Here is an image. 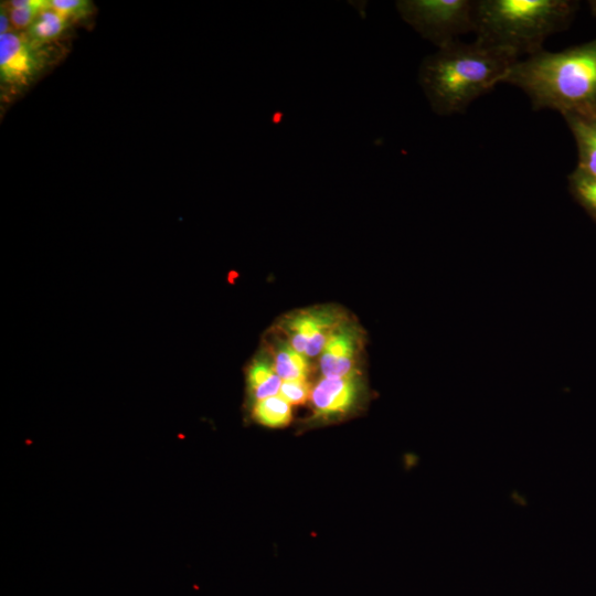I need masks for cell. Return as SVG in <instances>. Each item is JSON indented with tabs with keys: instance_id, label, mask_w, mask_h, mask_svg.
<instances>
[{
	"instance_id": "obj_16",
	"label": "cell",
	"mask_w": 596,
	"mask_h": 596,
	"mask_svg": "<svg viewBox=\"0 0 596 596\" xmlns=\"http://www.w3.org/2000/svg\"><path fill=\"white\" fill-rule=\"evenodd\" d=\"M50 6L70 22L82 20L93 11V3L88 0H50Z\"/></svg>"
},
{
	"instance_id": "obj_13",
	"label": "cell",
	"mask_w": 596,
	"mask_h": 596,
	"mask_svg": "<svg viewBox=\"0 0 596 596\" xmlns=\"http://www.w3.org/2000/svg\"><path fill=\"white\" fill-rule=\"evenodd\" d=\"M253 418L268 427H281L291 418V405L279 394L254 403Z\"/></svg>"
},
{
	"instance_id": "obj_19",
	"label": "cell",
	"mask_w": 596,
	"mask_h": 596,
	"mask_svg": "<svg viewBox=\"0 0 596 596\" xmlns=\"http://www.w3.org/2000/svg\"><path fill=\"white\" fill-rule=\"evenodd\" d=\"M588 6H589V9H590V12L594 17H596V0H593V1H589L588 2Z\"/></svg>"
},
{
	"instance_id": "obj_3",
	"label": "cell",
	"mask_w": 596,
	"mask_h": 596,
	"mask_svg": "<svg viewBox=\"0 0 596 596\" xmlns=\"http://www.w3.org/2000/svg\"><path fill=\"white\" fill-rule=\"evenodd\" d=\"M578 7L571 0H477L476 41L521 55L543 50V42L565 30Z\"/></svg>"
},
{
	"instance_id": "obj_1",
	"label": "cell",
	"mask_w": 596,
	"mask_h": 596,
	"mask_svg": "<svg viewBox=\"0 0 596 596\" xmlns=\"http://www.w3.org/2000/svg\"><path fill=\"white\" fill-rule=\"evenodd\" d=\"M502 84L520 88L534 110L596 116V39L560 52L543 49L519 58Z\"/></svg>"
},
{
	"instance_id": "obj_17",
	"label": "cell",
	"mask_w": 596,
	"mask_h": 596,
	"mask_svg": "<svg viewBox=\"0 0 596 596\" xmlns=\"http://www.w3.org/2000/svg\"><path fill=\"white\" fill-rule=\"evenodd\" d=\"M311 392L306 381H283L279 395L290 405L302 404Z\"/></svg>"
},
{
	"instance_id": "obj_6",
	"label": "cell",
	"mask_w": 596,
	"mask_h": 596,
	"mask_svg": "<svg viewBox=\"0 0 596 596\" xmlns=\"http://www.w3.org/2000/svg\"><path fill=\"white\" fill-rule=\"evenodd\" d=\"M340 323L336 312L329 309H308L290 315L284 322L288 343L306 356H317Z\"/></svg>"
},
{
	"instance_id": "obj_10",
	"label": "cell",
	"mask_w": 596,
	"mask_h": 596,
	"mask_svg": "<svg viewBox=\"0 0 596 596\" xmlns=\"http://www.w3.org/2000/svg\"><path fill=\"white\" fill-rule=\"evenodd\" d=\"M283 380L274 364L264 358L255 359L247 370V389L253 403L278 395Z\"/></svg>"
},
{
	"instance_id": "obj_9",
	"label": "cell",
	"mask_w": 596,
	"mask_h": 596,
	"mask_svg": "<svg viewBox=\"0 0 596 596\" xmlns=\"http://www.w3.org/2000/svg\"><path fill=\"white\" fill-rule=\"evenodd\" d=\"M577 147V169L596 175V116L563 115Z\"/></svg>"
},
{
	"instance_id": "obj_2",
	"label": "cell",
	"mask_w": 596,
	"mask_h": 596,
	"mask_svg": "<svg viewBox=\"0 0 596 596\" xmlns=\"http://www.w3.org/2000/svg\"><path fill=\"white\" fill-rule=\"evenodd\" d=\"M519 60L505 50L478 41H456L426 56L418 81L433 111L441 116L462 113L478 97L502 84Z\"/></svg>"
},
{
	"instance_id": "obj_5",
	"label": "cell",
	"mask_w": 596,
	"mask_h": 596,
	"mask_svg": "<svg viewBox=\"0 0 596 596\" xmlns=\"http://www.w3.org/2000/svg\"><path fill=\"white\" fill-rule=\"evenodd\" d=\"M51 45L32 41L25 32L12 30L0 35V83L2 96L22 93L49 67Z\"/></svg>"
},
{
	"instance_id": "obj_7",
	"label": "cell",
	"mask_w": 596,
	"mask_h": 596,
	"mask_svg": "<svg viewBox=\"0 0 596 596\" xmlns=\"http://www.w3.org/2000/svg\"><path fill=\"white\" fill-rule=\"evenodd\" d=\"M359 352V333L349 323H339L320 353L319 365L324 377L354 376Z\"/></svg>"
},
{
	"instance_id": "obj_11",
	"label": "cell",
	"mask_w": 596,
	"mask_h": 596,
	"mask_svg": "<svg viewBox=\"0 0 596 596\" xmlns=\"http://www.w3.org/2000/svg\"><path fill=\"white\" fill-rule=\"evenodd\" d=\"M71 22L51 8L44 9L28 28L25 34L35 43L51 45L68 28Z\"/></svg>"
},
{
	"instance_id": "obj_18",
	"label": "cell",
	"mask_w": 596,
	"mask_h": 596,
	"mask_svg": "<svg viewBox=\"0 0 596 596\" xmlns=\"http://www.w3.org/2000/svg\"><path fill=\"white\" fill-rule=\"evenodd\" d=\"M12 24L9 18L8 10L6 7L1 3V10H0V35L9 33L13 29H11Z\"/></svg>"
},
{
	"instance_id": "obj_12",
	"label": "cell",
	"mask_w": 596,
	"mask_h": 596,
	"mask_svg": "<svg viewBox=\"0 0 596 596\" xmlns=\"http://www.w3.org/2000/svg\"><path fill=\"white\" fill-rule=\"evenodd\" d=\"M274 368L283 381H306L308 363L306 355L296 351L289 343H280L274 355Z\"/></svg>"
},
{
	"instance_id": "obj_15",
	"label": "cell",
	"mask_w": 596,
	"mask_h": 596,
	"mask_svg": "<svg viewBox=\"0 0 596 596\" xmlns=\"http://www.w3.org/2000/svg\"><path fill=\"white\" fill-rule=\"evenodd\" d=\"M2 4L8 10L12 29L24 32L35 18L50 7V0H12Z\"/></svg>"
},
{
	"instance_id": "obj_14",
	"label": "cell",
	"mask_w": 596,
	"mask_h": 596,
	"mask_svg": "<svg viewBox=\"0 0 596 596\" xmlns=\"http://www.w3.org/2000/svg\"><path fill=\"white\" fill-rule=\"evenodd\" d=\"M574 200L596 221V175L575 168L567 177Z\"/></svg>"
},
{
	"instance_id": "obj_4",
	"label": "cell",
	"mask_w": 596,
	"mask_h": 596,
	"mask_svg": "<svg viewBox=\"0 0 596 596\" xmlns=\"http://www.w3.org/2000/svg\"><path fill=\"white\" fill-rule=\"evenodd\" d=\"M401 18L438 49L475 31L477 0H400Z\"/></svg>"
},
{
	"instance_id": "obj_8",
	"label": "cell",
	"mask_w": 596,
	"mask_h": 596,
	"mask_svg": "<svg viewBox=\"0 0 596 596\" xmlns=\"http://www.w3.org/2000/svg\"><path fill=\"white\" fill-rule=\"evenodd\" d=\"M358 396L354 376L322 377L312 389L310 398L316 413L333 416L348 412Z\"/></svg>"
}]
</instances>
